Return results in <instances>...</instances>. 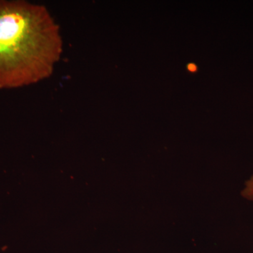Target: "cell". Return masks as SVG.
Segmentation results:
<instances>
[{"instance_id":"cell-1","label":"cell","mask_w":253,"mask_h":253,"mask_svg":"<svg viewBox=\"0 0 253 253\" xmlns=\"http://www.w3.org/2000/svg\"><path fill=\"white\" fill-rule=\"evenodd\" d=\"M59 25L45 6L0 0V89L44 81L63 54Z\"/></svg>"},{"instance_id":"cell-2","label":"cell","mask_w":253,"mask_h":253,"mask_svg":"<svg viewBox=\"0 0 253 253\" xmlns=\"http://www.w3.org/2000/svg\"><path fill=\"white\" fill-rule=\"evenodd\" d=\"M241 196L248 201H253V175L245 183V187L241 191Z\"/></svg>"},{"instance_id":"cell-3","label":"cell","mask_w":253,"mask_h":253,"mask_svg":"<svg viewBox=\"0 0 253 253\" xmlns=\"http://www.w3.org/2000/svg\"><path fill=\"white\" fill-rule=\"evenodd\" d=\"M187 69L189 72L195 73L198 71V67L194 63H189L187 66Z\"/></svg>"}]
</instances>
